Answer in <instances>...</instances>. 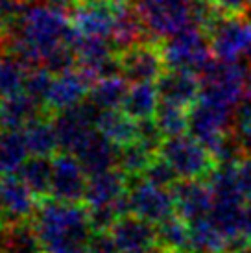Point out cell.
I'll return each mask as SVG.
<instances>
[{
	"label": "cell",
	"instance_id": "4dcf8cb0",
	"mask_svg": "<svg viewBox=\"0 0 251 253\" xmlns=\"http://www.w3.org/2000/svg\"><path fill=\"white\" fill-rule=\"evenodd\" d=\"M22 179L34 194H50L52 183V161L42 155H34L21 167Z\"/></svg>",
	"mask_w": 251,
	"mask_h": 253
},
{
	"label": "cell",
	"instance_id": "bcb514c9",
	"mask_svg": "<svg viewBox=\"0 0 251 253\" xmlns=\"http://www.w3.org/2000/svg\"><path fill=\"white\" fill-rule=\"evenodd\" d=\"M250 17H251V11H250Z\"/></svg>",
	"mask_w": 251,
	"mask_h": 253
},
{
	"label": "cell",
	"instance_id": "d4e9b609",
	"mask_svg": "<svg viewBox=\"0 0 251 253\" xmlns=\"http://www.w3.org/2000/svg\"><path fill=\"white\" fill-rule=\"evenodd\" d=\"M155 227H157V246L163 252H190V224L183 216L174 212Z\"/></svg>",
	"mask_w": 251,
	"mask_h": 253
},
{
	"label": "cell",
	"instance_id": "7a4b0ae2",
	"mask_svg": "<svg viewBox=\"0 0 251 253\" xmlns=\"http://www.w3.org/2000/svg\"><path fill=\"white\" fill-rule=\"evenodd\" d=\"M89 212L72 202L46 204L37 214L35 231L46 253H84L89 250Z\"/></svg>",
	"mask_w": 251,
	"mask_h": 253
},
{
	"label": "cell",
	"instance_id": "30bf717a",
	"mask_svg": "<svg viewBox=\"0 0 251 253\" xmlns=\"http://www.w3.org/2000/svg\"><path fill=\"white\" fill-rule=\"evenodd\" d=\"M165 56L163 48L155 44H133L119 59V71L126 80L133 84L139 82H157L165 72Z\"/></svg>",
	"mask_w": 251,
	"mask_h": 253
},
{
	"label": "cell",
	"instance_id": "484cf974",
	"mask_svg": "<svg viewBox=\"0 0 251 253\" xmlns=\"http://www.w3.org/2000/svg\"><path fill=\"white\" fill-rule=\"evenodd\" d=\"M42 246L34 227L15 222L0 229V253H41Z\"/></svg>",
	"mask_w": 251,
	"mask_h": 253
},
{
	"label": "cell",
	"instance_id": "7bdbcfd3",
	"mask_svg": "<svg viewBox=\"0 0 251 253\" xmlns=\"http://www.w3.org/2000/svg\"><path fill=\"white\" fill-rule=\"evenodd\" d=\"M9 2H15V0H0V4H2V6H6V4H9Z\"/></svg>",
	"mask_w": 251,
	"mask_h": 253
},
{
	"label": "cell",
	"instance_id": "8fae6325",
	"mask_svg": "<svg viewBox=\"0 0 251 253\" xmlns=\"http://www.w3.org/2000/svg\"><path fill=\"white\" fill-rule=\"evenodd\" d=\"M111 239L120 253H150L157 250V227L137 214H124L111 225Z\"/></svg>",
	"mask_w": 251,
	"mask_h": 253
},
{
	"label": "cell",
	"instance_id": "f1b7e54d",
	"mask_svg": "<svg viewBox=\"0 0 251 253\" xmlns=\"http://www.w3.org/2000/svg\"><path fill=\"white\" fill-rule=\"evenodd\" d=\"M146 28L139 13L131 11L126 4L117 2V17H115V26H113V39L117 44H122L124 48H129L137 44L142 37V30Z\"/></svg>",
	"mask_w": 251,
	"mask_h": 253
},
{
	"label": "cell",
	"instance_id": "7c38bea8",
	"mask_svg": "<svg viewBox=\"0 0 251 253\" xmlns=\"http://www.w3.org/2000/svg\"><path fill=\"white\" fill-rule=\"evenodd\" d=\"M87 183V172L76 155H59L52 161L50 194L59 202H78L85 198Z\"/></svg>",
	"mask_w": 251,
	"mask_h": 253
},
{
	"label": "cell",
	"instance_id": "d6a6232c",
	"mask_svg": "<svg viewBox=\"0 0 251 253\" xmlns=\"http://www.w3.org/2000/svg\"><path fill=\"white\" fill-rule=\"evenodd\" d=\"M154 157V152H150L139 141H133L122 146V150L119 152L117 165L120 167V170H124L127 174H144V170L148 169V165Z\"/></svg>",
	"mask_w": 251,
	"mask_h": 253
},
{
	"label": "cell",
	"instance_id": "5b68a950",
	"mask_svg": "<svg viewBox=\"0 0 251 253\" xmlns=\"http://www.w3.org/2000/svg\"><path fill=\"white\" fill-rule=\"evenodd\" d=\"M163 56L168 69H181L202 74L212 61V48L207 32L200 24H190L177 34L167 37Z\"/></svg>",
	"mask_w": 251,
	"mask_h": 253
},
{
	"label": "cell",
	"instance_id": "cb8c5ba5",
	"mask_svg": "<svg viewBox=\"0 0 251 253\" xmlns=\"http://www.w3.org/2000/svg\"><path fill=\"white\" fill-rule=\"evenodd\" d=\"M96 127L109 141H113L119 146H124L127 142L137 141L139 122L133 120L124 111L119 113L113 109V111H98Z\"/></svg>",
	"mask_w": 251,
	"mask_h": 253
},
{
	"label": "cell",
	"instance_id": "ab89813d",
	"mask_svg": "<svg viewBox=\"0 0 251 253\" xmlns=\"http://www.w3.org/2000/svg\"><path fill=\"white\" fill-rule=\"evenodd\" d=\"M242 142H244L246 154H248V155H250V157H251V137H248V139H244V141H242Z\"/></svg>",
	"mask_w": 251,
	"mask_h": 253
},
{
	"label": "cell",
	"instance_id": "b9f144b4",
	"mask_svg": "<svg viewBox=\"0 0 251 253\" xmlns=\"http://www.w3.org/2000/svg\"><path fill=\"white\" fill-rule=\"evenodd\" d=\"M54 6H57V7H61L63 6V2H67V0H50Z\"/></svg>",
	"mask_w": 251,
	"mask_h": 253
},
{
	"label": "cell",
	"instance_id": "8992f818",
	"mask_svg": "<svg viewBox=\"0 0 251 253\" xmlns=\"http://www.w3.org/2000/svg\"><path fill=\"white\" fill-rule=\"evenodd\" d=\"M198 0H137V11L155 37H170L196 24Z\"/></svg>",
	"mask_w": 251,
	"mask_h": 253
},
{
	"label": "cell",
	"instance_id": "9c48e42d",
	"mask_svg": "<svg viewBox=\"0 0 251 253\" xmlns=\"http://www.w3.org/2000/svg\"><path fill=\"white\" fill-rule=\"evenodd\" d=\"M127 202L133 214L144 218L155 225L175 212L172 189L155 185L148 179L133 183V187H129V192H127Z\"/></svg>",
	"mask_w": 251,
	"mask_h": 253
},
{
	"label": "cell",
	"instance_id": "ee69618b",
	"mask_svg": "<svg viewBox=\"0 0 251 253\" xmlns=\"http://www.w3.org/2000/svg\"><path fill=\"white\" fill-rule=\"evenodd\" d=\"M150 253H167V252H163L161 248H157V250H154V252H150Z\"/></svg>",
	"mask_w": 251,
	"mask_h": 253
},
{
	"label": "cell",
	"instance_id": "52a82bcc",
	"mask_svg": "<svg viewBox=\"0 0 251 253\" xmlns=\"http://www.w3.org/2000/svg\"><path fill=\"white\" fill-rule=\"evenodd\" d=\"M235 109L205 96L188 107V131L212 150L223 137L235 131Z\"/></svg>",
	"mask_w": 251,
	"mask_h": 253
},
{
	"label": "cell",
	"instance_id": "60d3db41",
	"mask_svg": "<svg viewBox=\"0 0 251 253\" xmlns=\"http://www.w3.org/2000/svg\"><path fill=\"white\" fill-rule=\"evenodd\" d=\"M6 220V211H4V204H2V198H0V222Z\"/></svg>",
	"mask_w": 251,
	"mask_h": 253
},
{
	"label": "cell",
	"instance_id": "83f0119b",
	"mask_svg": "<svg viewBox=\"0 0 251 253\" xmlns=\"http://www.w3.org/2000/svg\"><path fill=\"white\" fill-rule=\"evenodd\" d=\"M127 94V85L124 78L119 76H104L102 82L91 91V104L98 111H113L119 109L124 104Z\"/></svg>",
	"mask_w": 251,
	"mask_h": 253
},
{
	"label": "cell",
	"instance_id": "d590c367",
	"mask_svg": "<svg viewBox=\"0 0 251 253\" xmlns=\"http://www.w3.org/2000/svg\"><path fill=\"white\" fill-rule=\"evenodd\" d=\"M89 253H120L115 240L105 235H98L89 242Z\"/></svg>",
	"mask_w": 251,
	"mask_h": 253
},
{
	"label": "cell",
	"instance_id": "603a6c76",
	"mask_svg": "<svg viewBox=\"0 0 251 253\" xmlns=\"http://www.w3.org/2000/svg\"><path fill=\"white\" fill-rule=\"evenodd\" d=\"M37 98H34L30 92L21 94L13 92L0 106V124L4 127L19 129L22 126H28L37 117Z\"/></svg>",
	"mask_w": 251,
	"mask_h": 253
},
{
	"label": "cell",
	"instance_id": "2e32d148",
	"mask_svg": "<svg viewBox=\"0 0 251 253\" xmlns=\"http://www.w3.org/2000/svg\"><path fill=\"white\" fill-rule=\"evenodd\" d=\"M74 155L82 163L85 172L94 176L105 170H111V167L119 159V150H115V142L109 141L96 127V131L84 142V146Z\"/></svg>",
	"mask_w": 251,
	"mask_h": 253
},
{
	"label": "cell",
	"instance_id": "3957f363",
	"mask_svg": "<svg viewBox=\"0 0 251 253\" xmlns=\"http://www.w3.org/2000/svg\"><path fill=\"white\" fill-rule=\"evenodd\" d=\"M203 30L216 59L251 67V17L218 11Z\"/></svg>",
	"mask_w": 251,
	"mask_h": 253
},
{
	"label": "cell",
	"instance_id": "e0dca14e",
	"mask_svg": "<svg viewBox=\"0 0 251 253\" xmlns=\"http://www.w3.org/2000/svg\"><path fill=\"white\" fill-rule=\"evenodd\" d=\"M126 198V181L122 174L105 170L91 176L85 190V200L89 207H104V205L120 204Z\"/></svg>",
	"mask_w": 251,
	"mask_h": 253
},
{
	"label": "cell",
	"instance_id": "4316f807",
	"mask_svg": "<svg viewBox=\"0 0 251 253\" xmlns=\"http://www.w3.org/2000/svg\"><path fill=\"white\" fill-rule=\"evenodd\" d=\"M28 154L24 133L13 127H6V131L0 133V174H11L15 169L22 167Z\"/></svg>",
	"mask_w": 251,
	"mask_h": 253
},
{
	"label": "cell",
	"instance_id": "f6af8a7d",
	"mask_svg": "<svg viewBox=\"0 0 251 253\" xmlns=\"http://www.w3.org/2000/svg\"><path fill=\"white\" fill-rule=\"evenodd\" d=\"M179 253H194V252H179Z\"/></svg>",
	"mask_w": 251,
	"mask_h": 253
},
{
	"label": "cell",
	"instance_id": "ffe728a7",
	"mask_svg": "<svg viewBox=\"0 0 251 253\" xmlns=\"http://www.w3.org/2000/svg\"><path fill=\"white\" fill-rule=\"evenodd\" d=\"M78 56H80V63L84 65L87 74H94V76H111L115 67L119 69V61L115 63L111 48L105 44L104 37H89L87 41L78 42Z\"/></svg>",
	"mask_w": 251,
	"mask_h": 253
},
{
	"label": "cell",
	"instance_id": "6da1fadb",
	"mask_svg": "<svg viewBox=\"0 0 251 253\" xmlns=\"http://www.w3.org/2000/svg\"><path fill=\"white\" fill-rule=\"evenodd\" d=\"M19 50L26 59H42L46 69L67 71L72 61V30L57 6H30L19 21Z\"/></svg>",
	"mask_w": 251,
	"mask_h": 253
},
{
	"label": "cell",
	"instance_id": "ac0fdd59",
	"mask_svg": "<svg viewBox=\"0 0 251 253\" xmlns=\"http://www.w3.org/2000/svg\"><path fill=\"white\" fill-rule=\"evenodd\" d=\"M190 224V252L231 253V240L210 216L198 218Z\"/></svg>",
	"mask_w": 251,
	"mask_h": 253
},
{
	"label": "cell",
	"instance_id": "f546056e",
	"mask_svg": "<svg viewBox=\"0 0 251 253\" xmlns=\"http://www.w3.org/2000/svg\"><path fill=\"white\" fill-rule=\"evenodd\" d=\"M154 119L165 137L181 135L188 129V107L161 100Z\"/></svg>",
	"mask_w": 251,
	"mask_h": 253
},
{
	"label": "cell",
	"instance_id": "1f68e13d",
	"mask_svg": "<svg viewBox=\"0 0 251 253\" xmlns=\"http://www.w3.org/2000/svg\"><path fill=\"white\" fill-rule=\"evenodd\" d=\"M24 139H26V144H28V150L32 155L46 157L48 154L54 152V148L59 146L56 127L48 126V124H42V122H37V120H34L32 124L26 126Z\"/></svg>",
	"mask_w": 251,
	"mask_h": 253
},
{
	"label": "cell",
	"instance_id": "74e56055",
	"mask_svg": "<svg viewBox=\"0 0 251 253\" xmlns=\"http://www.w3.org/2000/svg\"><path fill=\"white\" fill-rule=\"evenodd\" d=\"M242 237L248 244H251V200H248L242 214Z\"/></svg>",
	"mask_w": 251,
	"mask_h": 253
},
{
	"label": "cell",
	"instance_id": "d6986e66",
	"mask_svg": "<svg viewBox=\"0 0 251 253\" xmlns=\"http://www.w3.org/2000/svg\"><path fill=\"white\" fill-rule=\"evenodd\" d=\"M32 189L24 183L22 177H13L6 174L4 179H0V198L6 211V220L19 222L24 216H28L34 207Z\"/></svg>",
	"mask_w": 251,
	"mask_h": 253
},
{
	"label": "cell",
	"instance_id": "277c9868",
	"mask_svg": "<svg viewBox=\"0 0 251 253\" xmlns=\"http://www.w3.org/2000/svg\"><path fill=\"white\" fill-rule=\"evenodd\" d=\"M159 155L167 159L179 179H207L218 167L210 150L194 135L181 133L165 137L159 148Z\"/></svg>",
	"mask_w": 251,
	"mask_h": 253
},
{
	"label": "cell",
	"instance_id": "8d00e7d4",
	"mask_svg": "<svg viewBox=\"0 0 251 253\" xmlns=\"http://www.w3.org/2000/svg\"><path fill=\"white\" fill-rule=\"evenodd\" d=\"M237 170H238V179H240V185H242V189H244L246 196H248V200H251V157L250 155L238 163Z\"/></svg>",
	"mask_w": 251,
	"mask_h": 253
},
{
	"label": "cell",
	"instance_id": "836d02e7",
	"mask_svg": "<svg viewBox=\"0 0 251 253\" xmlns=\"http://www.w3.org/2000/svg\"><path fill=\"white\" fill-rule=\"evenodd\" d=\"M144 176H146L148 181L155 183V185H161V187H168L172 189L174 183L179 179L177 174L174 172V169L168 165V161L161 155H155L154 159L150 161L148 169L144 170Z\"/></svg>",
	"mask_w": 251,
	"mask_h": 253
},
{
	"label": "cell",
	"instance_id": "5bb4252c",
	"mask_svg": "<svg viewBox=\"0 0 251 253\" xmlns=\"http://www.w3.org/2000/svg\"><path fill=\"white\" fill-rule=\"evenodd\" d=\"M157 91L161 100L174 102L183 107H190L200 98L202 84L196 72L181 71V69H168L157 80Z\"/></svg>",
	"mask_w": 251,
	"mask_h": 253
},
{
	"label": "cell",
	"instance_id": "7dc6e473",
	"mask_svg": "<svg viewBox=\"0 0 251 253\" xmlns=\"http://www.w3.org/2000/svg\"><path fill=\"white\" fill-rule=\"evenodd\" d=\"M0 7H2V4H0Z\"/></svg>",
	"mask_w": 251,
	"mask_h": 253
},
{
	"label": "cell",
	"instance_id": "f35d334b",
	"mask_svg": "<svg viewBox=\"0 0 251 253\" xmlns=\"http://www.w3.org/2000/svg\"><path fill=\"white\" fill-rule=\"evenodd\" d=\"M244 98H250L251 100V67H248V72H246Z\"/></svg>",
	"mask_w": 251,
	"mask_h": 253
},
{
	"label": "cell",
	"instance_id": "ba28073f",
	"mask_svg": "<svg viewBox=\"0 0 251 253\" xmlns=\"http://www.w3.org/2000/svg\"><path fill=\"white\" fill-rule=\"evenodd\" d=\"M248 67L233 61H210L200 74L202 92L200 96L237 107L244 98V85Z\"/></svg>",
	"mask_w": 251,
	"mask_h": 253
},
{
	"label": "cell",
	"instance_id": "9a60e30c",
	"mask_svg": "<svg viewBox=\"0 0 251 253\" xmlns=\"http://www.w3.org/2000/svg\"><path fill=\"white\" fill-rule=\"evenodd\" d=\"M117 17V2L89 0L78 7L76 26L89 37H109Z\"/></svg>",
	"mask_w": 251,
	"mask_h": 253
},
{
	"label": "cell",
	"instance_id": "7402d4cb",
	"mask_svg": "<svg viewBox=\"0 0 251 253\" xmlns=\"http://www.w3.org/2000/svg\"><path fill=\"white\" fill-rule=\"evenodd\" d=\"M85 92H87V80L84 74L63 71L57 80H52L46 102H50L57 109H70L84 98Z\"/></svg>",
	"mask_w": 251,
	"mask_h": 253
},
{
	"label": "cell",
	"instance_id": "e575fe53",
	"mask_svg": "<svg viewBox=\"0 0 251 253\" xmlns=\"http://www.w3.org/2000/svg\"><path fill=\"white\" fill-rule=\"evenodd\" d=\"M218 11L227 15H246L251 11V0H210Z\"/></svg>",
	"mask_w": 251,
	"mask_h": 253
},
{
	"label": "cell",
	"instance_id": "44dd1931",
	"mask_svg": "<svg viewBox=\"0 0 251 253\" xmlns=\"http://www.w3.org/2000/svg\"><path fill=\"white\" fill-rule=\"evenodd\" d=\"M159 102L161 96L157 91V85L154 82H139L127 89V94H126L124 104H122V111L137 122L154 119L155 111L159 107Z\"/></svg>",
	"mask_w": 251,
	"mask_h": 253
},
{
	"label": "cell",
	"instance_id": "4fadbf2b",
	"mask_svg": "<svg viewBox=\"0 0 251 253\" xmlns=\"http://www.w3.org/2000/svg\"><path fill=\"white\" fill-rule=\"evenodd\" d=\"M175 212L187 222L209 216L212 209V189L205 177L200 179H177L172 187Z\"/></svg>",
	"mask_w": 251,
	"mask_h": 253
}]
</instances>
